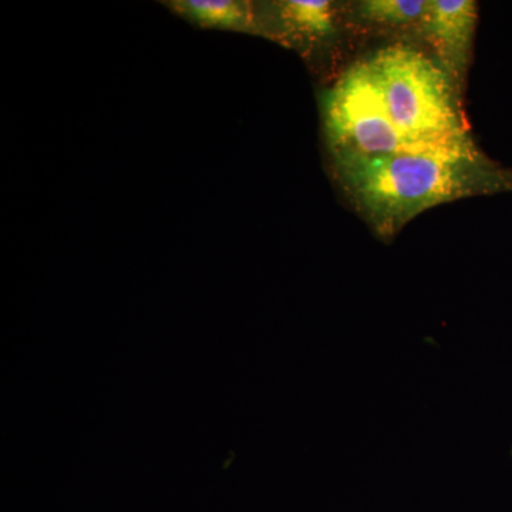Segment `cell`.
<instances>
[{"label": "cell", "instance_id": "cell-1", "mask_svg": "<svg viewBox=\"0 0 512 512\" xmlns=\"http://www.w3.org/2000/svg\"><path fill=\"white\" fill-rule=\"evenodd\" d=\"M348 198L387 239L421 212L478 195L512 192V170L495 163L467 136L373 158L335 160Z\"/></svg>", "mask_w": 512, "mask_h": 512}, {"label": "cell", "instance_id": "cell-2", "mask_svg": "<svg viewBox=\"0 0 512 512\" xmlns=\"http://www.w3.org/2000/svg\"><path fill=\"white\" fill-rule=\"evenodd\" d=\"M394 126L421 146L470 136L451 74L413 47H384L366 59Z\"/></svg>", "mask_w": 512, "mask_h": 512}, {"label": "cell", "instance_id": "cell-3", "mask_svg": "<svg viewBox=\"0 0 512 512\" xmlns=\"http://www.w3.org/2000/svg\"><path fill=\"white\" fill-rule=\"evenodd\" d=\"M323 114L335 160L392 156L427 147L413 143L394 126L366 60L349 67L326 93Z\"/></svg>", "mask_w": 512, "mask_h": 512}, {"label": "cell", "instance_id": "cell-4", "mask_svg": "<svg viewBox=\"0 0 512 512\" xmlns=\"http://www.w3.org/2000/svg\"><path fill=\"white\" fill-rule=\"evenodd\" d=\"M478 6L473 0H430L421 26L448 73L460 76L468 63Z\"/></svg>", "mask_w": 512, "mask_h": 512}, {"label": "cell", "instance_id": "cell-5", "mask_svg": "<svg viewBox=\"0 0 512 512\" xmlns=\"http://www.w3.org/2000/svg\"><path fill=\"white\" fill-rule=\"evenodd\" d=\"M282 13L289 26L303 35L326 36L335 25V9L328 0H289Z\"/></svg>", "mask_w": 512, "mask_h": 512}, {"label": "cell", "instance_id": "cell-6", "mask_svg": "<svg viewBox=\"0 0 512 512\" xmlns=\"http://www.w3.org/2000/svg\"><path fill=\"white\" fill-rule=\"evenodd\" d=\"M178 9L188 18L211 28H242L249 20L244 5L228 0H188L178 3Z\"/></svg>", "mask_w": 512, "mask_h": 512}, {"label": "cell", "instance_id": "cell-7", "mask_svg": "<svg viewBox=\"0 0 512 512\" xmlns=\"http://www.w3.org/2000/svg\"><path fill=\"white\" fill-rule=\"evenodd\" d=\"M430 0H367L360 3V16L384 26H406L423 22Z\"/></svg>", "mask_w": 512, "mask_h": 512}, {"label": "cell", "instance_id": "cell-8", "mask_svg": "<svg viewBox=\"0 0 512 512\" xmlns=\"http://www.w3.org/2000/svg\"><path fill=\"white\" fill-rule=\"evenodd\" d=\"M511 454H512V450H511Z\"/></svg>", "mask_w": 512, "mask_h": 512}]
</instances>
